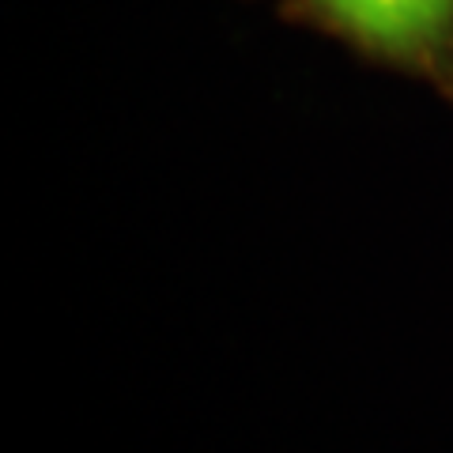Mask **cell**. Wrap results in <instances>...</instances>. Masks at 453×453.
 <instances>
[{"instance_id":"cell-1","label":"cell","mask_w":453,"mask_h":453,"mask_svg":"<svg viewBox=\"0 0 453 453\" xmlns=\"http://www.w3.org/2000/svg\"><path fill=\"white\" fill-rule=\"evenodd\" d=\"M276 19L416 80L453 106V0H268Z\"/></svg>"}]
</instances>
